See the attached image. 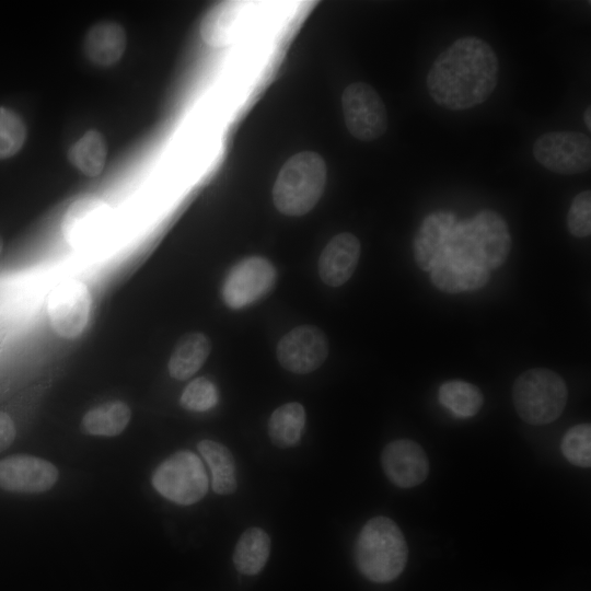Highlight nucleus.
<instances>
[{"label": "nucleus", "instance_id": "4468645a", "mask_svg": "<svg viewBox=\"0 0 591 591\" xmlns=\"http://www.w3.org/2000/svg\"><path fill=\"white\" fill-rule=\"evenodd\" d=\"M253 2L223 1L213 5L200 23V35L211 47H225L237 40L247 28Z\"/></svg>", "mask_w": 591, "mask_h": 591}, {"label": "nucleus", "instance_id": "412c9836", "mask_svg": "<svg viewBox=\"0 0 591 591\" xmlns=\"http://www.w3.org/2000/svg\"><path fill=\"white\" fill-rule=\"evenodd\" d=\"M198 451L211 472V486L219 495H230L236 489L234 459L230 450L212 440H201Z\"/></svg>", "mask_w": 591, "mask_h": 591}, {"label": "nucleus", "instance_id": "7c9ffc66", "mask_svg": "<svg viewBox=\"0 0 591 591\" xmlns=\"http://www.w3.org/2000/svg\"><path fill=\"white\" fill-rule=\"evenodd\" d=\"M583 121H584L586 126L588 127V129L590 130L591 129V109H590V107H588L583 113Z\"/></svg>", "mask_w": 591, "mask_h": 591}, {"label": "nucleus", "instance_id": "f03ea898", "mask_svg": "<svg viewBox=\"0 0 591 591\" xmlns=\"http://www.w3.org/2000/svg\"><path fill=\"white\" fill-rule=\"evenodd\" d=\"M498 58L482 38L466 36L445 48L430 67L426 84L440 106L464 111L483 104L498 82Z\"/></svg>", "mask_w": 591, "mask_h": 591}, {"label": "nucleus", "instance_id": "c85d7f7f", "mask_svg": "<svg viewBox=\"0 0 591 591\" xmlns=\"http://www.w3.org/2000/svg\"><path fill=\"white\" fill-rule=\"evenodd\" d=\"M567 227L577 237H586L591 233V192L582 190L572 200L568 215Z\"/></svg>", "mask_w": 591, "mask_h": 591}, {"label": "nucleus", "instance_id": "ddd939ff", "mask_svg": "<svg viewBox=\"0 0 591 591\" xmlns=\"http://www.w3.org/2000/svg\"><path fill=\"white\" fill-rule=\"evenodd\" d=\"M57 467L40 457L16 454L0 460V488L19 494H39L58 479Z\"/></svg>", "mask_w": 591, "mask_h": 591}, {"label": "nucleus", "instance_id": "a878e982", "mask_svg": "<svg viewBox=\"0 0 591 591\" xmlns=\"http://www.w3.org/2000/svg\"><path fill=\"white\" fill-rule=\"evenodd\" d=\"M26 126L14 111L0 107V159L18 153L26 139Z\"/></svg>", "mask_w": 591, "mask_h": 591}, {"label": "nucleus", "instance_id": "bb28decb", "mask_svg": "<svg viewBox=\"0 0 591 591\" xmlns=\"http://www.w3.org/2000/svg\"><path fill=\"white\" fill-rule=\"evenodd\" d=\"M564 456L573 465H591V426L579 424L567 430L560 444Z\"/></svg>", "mask_w": 591, "mask_h": 591}, {"label": "nucleus", "instance_id": "6e6552de", "mask_svg": "<svg viewBox=\"0 0 591 591\" xmlns=\"http://www.w3.org/2000/svg\"><path fill=\"white\" fill-rule=\"evenodd\" d=\"M533 155L541 165L554 173H583L591 165V140L578 131L546 132L535 140Z\"/></svg>", "mask_w": 591, "mask_h": 591}, {"label": "nucleus", "instance_id": "0eeeda50", "mask_svg": "<svg viewBox=\"0 0 591 591\" xmlns=\"http://www.w3.org/2000/svg\"><path fill=\"white\" fill-rule=\"evenodd\" d=\"M114 228L115 218L112 208L95 197L73 201L62 220L66 241L80 252H92L104 246L109 241Z\"/></svg>", "mask_w": 591, "mask_h": 591}, {"label": "nucleus", "instance_id": "f8f14e48", "mask_svg": "<svg viewBox=\"0 0 591 591\" xmlns=\"http://www.w3.org/2000/svg\"><path fill=\"white\" fill-rule=\"evenodd\" d=\"M328 356V343L316 326L301 325L278 343L277 358L288 371L304 374L316 370Z\"/></svg>", "mask_w": 591, "mask_h": 591}, {"label": "nucleus", "instance_id": "7ed1b4c3", "mask_svg": "<svg viewBox=\"0 0 591 591\" xmlns=\"http://www.w3.org/2000/svg\"><path fill=\"white\" fill-rule=\"evenodd\" d=\"M407 557L405 537L393 520L380 515L363 525L356 541L355 561L368 580L378 583L395 580L403 572Z\"/></svg>", "mask_w": 591, "mask_h": 591}, {"label": "nucleus", "instance_id": "9b49d317", "mask_svg": "<svg viewBox=\"0 0 591 591\" xmlns=\"http://www.w3.org/2000/svg\"><path fill=\"white\" fill-rule=\"evenodd\" d=\"M47 313L53 329L62 338L72 339L85 329L91 313V294L80 280L57 283L47 299Z\"/></svg>", "mask_w": 591, "mask_h": 591}, {"label": "nucleus", "instance_id": "f3484780", "mask_svg": "<svg viewBox=\"0 0 591 591\" xmlns=\"http://www.w3.org/2000/svg\"><path fill=\"white\" fill-rule=\"evenodd\" d=\"M489 270L464 260L443 258L430 270L432 283L447 293H460L483 288L489 280Z\"/></svg>", "mask_w": 591, "mask_h": 591}, {"label": "nucleus", "instance_id": "f257e3e1", "mask_svg": "<svg viewBox=\"0 0 591 591\" xmlns=\"http://www.w3.org/2000/svg\"><path fill=\"white\" fill-rule=\"evenodd\" d=\"M417 266L430 271L441 258H455L487 270L499 268L508 258L511 236L505 219L493 210H482L459 220L452 211L427 215L414 237Z\"/></svg>", "mask_w": 591, "mask_h": 591}, {"label": "nucleus", "instance_id": "c756f323", "mask_svg": "<svg viewBox=\"0 0 591 591\" xmlns=\"http://www.w3.org/2000/svg\"><path fill=\"white\" fill-rule=\"evenodd\" d=\"M15 425L13 419L4 412H0V452L8 449L15 438Z\"/></svg>", "mask_w": 591, "mask_h": 591}, {"label": "nucleus", "instance_id": "dca6fc26", "mask_svg": "<svg viewBox=\"0 0 591 591\" xmlns=\"http://www.w3.org/2000/svg\"><path fill=\"white\" fill-rule=\"evenodd\" d=\"M360 250V242L354 234L348 232L336 234L321 253L318 259L321 279L332 287L344 285L358 265Z\"/></svg>", "mask_w": 591, "mask_h": 591}, {"label": "nucleus", "instance_id": "9d476101", "mask_svg": "<svg viewBox=\"0 0 591 591\" xmlns=\"http://www.w3.org/2000/svg\"><path fill=\"white\" fill-rule=\"evenodd\" d=\"M277 279L275 266L265 257L250 256L228 273L221 289L224 303L239 310L264 298Z\"/></svg>", "mask_w": 591, "mask_h": 591}, {"label": "nucleus", "instance_id": "2eb2a0df", "mask_svg": "<svg viewBox=\"0 0 591 591\" xmlns=\"http://www.w3.org/2000/svg\"><path fill=\"white\" fill-rule=\"evenodd\" d=\"M386 477L401 488L421 484L428 475L429 462L422 448L415 441L399 439L390 442L381 455Z\"/></svg>", "mask_w": 591, "mask_h": 591}, {"label": "nucleus", "instance_id": "20e7f679", "mask_svg": "<svg viewBox=\"0 0 591 591\" xmlns=\"http://www.w3.org/2000/svg\"><path fill=\"white\" fill-rule=\"evenodd\" d=\"M326 175V163L318 153L293 154L280 169L273 188L276 208L287 216L308 213L323 195Z\"/></svg>", "mask_w": 591, "mask_h": 591}, {"label": "nucleus", "instance_id": "b1692460", "mask_svg": "<svg viewBox=\"0 0 591 591\" xmlns=\"http://www.w3.org/2000/svg\"><path fill=\"white\" fill-rule=\"evenodd\" d=\"M107 157V144L103 135L96 130L86 131L68 150V160L86 176L102 173Z\"/></svg>", "mask_w": 591, "mask_h": 591}, {"label": "nucleus", "instance_id": "6ab92c4d", "mask_svg": "<svg viewBox=\"0 0 591 591\" xmlns=\"http://www.w3.org/2000/svg\"><path fill=\"white\" fill-rule=\"evenodd\" d=\"M210 350V339L204 333L185 334L170 357L167 363L170 375L176 380H187L201 368Z\"/></svg>", "mask_w": 591, "mask_h": 591}, {"label": "nucleus", "instance_id": "39448f33", "mask_svg": "<svg viewBox=\"0 0 591 591\" xmlns=\"http://www.w3.org/2000/svg\"><path fill=\"white\" fill-rule=\"evenodd\" d=\"M513 405L519 416L531 425H546L563 413L568 391L555 371L534 368L521 373L512 389Z\"/></svg>", "mask_w": 591, "mask_h": 591}, {"label": "nucleus", "instance_id": "1a4fd4ad", "mask_svg": "<svg viewBox=\"0 0 591 591\" xmlns=\"http://www.w3.org/2000/svg\"><path fill=\"white\" fill-rule=\"evenodd\" d=\"M341 107L346 127L355 138L372 141L386 131L385 105L368 83L349 84L341 94Z\"/></svg>", "mask_w": 591, "mask_h": 591}, {"label": "nucleus", "instance_id": "a211bd4d", "mask_svg": "<svg viewBox=\"0 0 591 591\" xmlns=\"http://www.w3.org/2000/svg\"><path fill=\"white\" fill-rule=\"evenodd\" d=\"M84 53L94 65L107 67L117 62L126 49V33L115 22L93 25L84 38Z\"/></svg>", "mask_w": 591, "mask_h": 591}, {"label": "nucleus", "instance_id": "423d86ee", "mask_svg": "<svg viewBox=\"0 0 591 591\" xmlns=\"http://www.w3.org/2000/svg\"><path fill=\"white\" fill-rule=\"evenodd\" d=\"M152 485L164 498L188 506L205 497L208 477L199 456L184 450L170 455L155 468Z\"/></svg>", "mask_w": 591, "mask_h": 591}, {"label": "nucleus", "instance_id": "4be33fe9", "mask_svg": "<svg viewBox=\"0 0 591 591\" xmlns=\"http://www.w3.org/2000/svg\"><path fill=\"white\" fill-rule=\"evenodd\" d=\"M130 407L121 401L105 402L91 408L82 418V430L91 436L114 437L128 426Z\"/></svg>", "mask_w": 591, "mask_h": 591}, {"label": "nucleus", "instance_id": "aec40b11", "mask_svg": "<svg viewBox=\"0 0 591 591\" xmlns=\"http://www.w3.org/2000/svg\"><path fill=\"white\" fill-rule=\"evenodd\" d=\"M270 554V538L260 528H250L240 536L233 553V564L243 575L253 576L265 567Z\"/></svg>", "mask_w": 591, "mask_h": 591}, {"label": "nucleus", "instance_id": "5701e85b", "mask_svg": "<svg viewBox=\"0 0 591 591\" xmlns=\"http://www.w3.org/2000/svg\"><path fill=\"white\" fill-rule=\"evenodd\" d=\"M305 409L300 403L291 402L276 408L268 421L271 442L278 448L298 444L305 426Z\"/></svg>", "mask_w": 591, "mask_h": 591}, {"label": "nucleus", "instance_id": "cd10ccee", "mask_svg": "<svg viewBox=\"0 0 591 591\" xmlns=\"http://www.w3.org/2000/svg\"><path fill=\"white\" fill-rule=\"evenodd\" d=\"M179 402L187 410L207 412L218 404L219 391L211 380L200 376L185 386Z\"/></svg>", "mask_w": 591, "mask_h": 591}, {"label": "nucleus", "instance_id": "2f4dec72", "mask_svg": "<svg viewBox=\"0 0 591 591\" xmlns=\"http://www.w3.org/2000/svg\"><path fill=\"white\" fill-rule=\"evenodd\" d=\"M2 250H3V242H2V239L0 236V254H1Z\"/></svg>", "mask_w": 591, "mask_h": 591}, {"label": "nucleus", "instance_id": "393cba45", "mask_svg": "<svg viewBox=\"0 0 591 591\" xmlns=\"http://www.w3.org/2000/svg\"><path fill=\"white\" fill-rule=\"evenodd\" d=\"M438 399L441 405L461 418H468L478 413L484 403L480 390L472 383L452 380L439 387Z\"/></svg>", "mask_w": 591, "mask_h": 591}]
</instances>
